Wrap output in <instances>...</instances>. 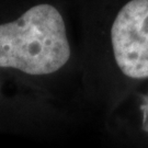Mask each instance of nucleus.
<instances>
[{
    "label": "nucleus",
    "mask_w": 148,
    "mask_h": 148,
    "mask_svg": "<svg viewBox=\"0 0 148 148\" xmlns=\"http://www.w3.org/2000/svg\"><path fill=\"white\" fill-rule=\"evenodd\" d=\"M70 57L65 22L51 5H37L0 24V67L33 76L53 74Z\"/></svg>",
    "instance_id": "1"
},
{
    "label": "nucleus",
    "mask_w": 148,
    "mask_h": 148,
    "mask_svg": "<svg viewBox=\"0 0 148 148\" xmlns=\"http://www.w3.org/2000/svg\"><path fill=\"white\" fill-rule=\"evenodd\" d=\"M111 43L123 74L133 79L148 78V0H131L120 10Z\"/></svg>",
    "instance_id": "2"
}]
</instances>
